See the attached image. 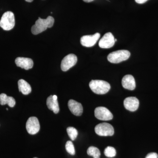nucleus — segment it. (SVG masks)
Here are the masks:
<instances>
[{"label":"nucleus","mask_w":158,"mask_h":158,"mask_svg":"<svg viewBox=\"0 0 158 158\" xmlns=\"http://www.w3.org/2000/svg\"><path fill=\"white\" fill-rule=\"evenodd\" d=\"M55 20L53 17L49 16L46 19H42L39 18L35 23V24L31 28V32L34 35L42 33L48 28H51L53 26Z\"/></svg>","instance_id":"1"},{"label":"nucleus","mask_w":158,"mask_h":158,"mask_svg":"<svg viewBox=\"0 0 158 158\" xmlns=\"http://www.w3.org/2000/svg\"><path fill=\"white\" fill-rule=\"evenodd\" d=\"M89 87L94 93L98 94H106L111 88L109 83L102 80H92L89 83Z\"/></svg>","instance_id":"2"},{"label":"nucleus","mask_w":158,"mask_h":158,"mask_svg":"<svg viewBox=\"0 0 158 158\" xmlns=\"http://www.w3.org/2000/svg\"><path fill=\"white\" fill-rule=\"evenodd\" d=\"M131 56L129 51L126 50H120L110 53L107 57L109 62L112 63H120L127 60Z\"/></svg>","instance_id":"3"},{"label":"nucleus","mask_w":158,"mask_h":158,"mask_svg":"<svg viewBox=\"0 0 158 158\" xmlns=\"http://www.w3.org/2000/svg\"><path fill=\"white\" fill-rule=\"evenodd\" d=\"M15 24L14 15L8 11L4 13L0 20V27L5 31H10L14 28Z\"/></svg>","instance_id":"4"},{"label":"nucleus","mask_w":158,"mask_h":158,"mask_svg":"<svg viewBox=\"0 0 158 158\" xmlns=\"http://www.w3.org/2000/svg\"><path fill=\"white\" fill-rule=\"evenodd\" d=\"M97 135L100 136H112L114 134V130L111 124L106 123H99L94 128Z\"/></svg>","instance_id":"5"},{"label":"nucleus","mask_w":158,"mask_h":158,"mask_svg":"<svg viewBox=\"0 0 158 158\" xmlns=\"http://www.w3.org/2000/svg\"><path fill=\"white\" fill-rule=\"evenodd\" d=\"M77 58L74 54H70L64 57L61 62V68L63 71H67L76 64Z\"/></svg>","instance_id":"6"},{"label":"nucleus","mask_w":158,"mask_h":158,"mask_svg":"<svg viewBox=\"0 0 158 158\" xmlns=\"http://www.w3.org/2000/svg\"><path fill=\"white\" fill-rule=\"evenodd\" d=\"M94 115L98 119L104 121L110 120L113 118V115L111 112L104 107H98L94 110Z\"/></svg>","instance_id":"7"},{"label":"nucleus","mask_w":158,"mask_h":158,"mask_svg":"<svg viewBox=\"0 0 158 158\" xmlns=\"http://www.w3.org/2000/svg\"><path fill=\"white\" fill-rule=\"evenodd\" d=\"M26 129L30 135H35L38 133L40 129L38 118L34 116L30 117L26 123Z\"/></svg>","instance_id":"8"},{"label":"nucleus","mask_w":158,"mask_h":158,"mask_svg":"<svg viewBox=\"0 0 158 158\" xmlns=\"http://www.w3.org/2000/svg\"><path fill=\"white\" fill-rule=\"evenodd\" d=\"M115 38L110 32L106 33L103 36L99 42V46L102 48H110L115 44Z\"/></svg>","instance_id":"9"},{"label":"nucleus","mask_w":158,"mask_h":158,"mask_svg":"<svg viewBox=\"0 0 158 158\" xmlns=\"http://www.w3.org/2000/svg\"><path fill=\"white\" fill-rule=\"evenodd\" d=\"M100 37V34L98 33L92 35H85L81 38V44L83 46L91 47L96 44Z\"/></svg>","instance_id":"10"},{"label":"nucleus","mask_w":158,"mask_h":158,"mask_svg":"<svg viewBox=\"0 0 158 158\" xmlns=\"http://www.w3.org/2000/svg\"><path fill=\"white\" fill-rule=\"evenodd\" d=\"M123 104L126 110L131 112H135L139 107V102L136 97H130L125 99Z\"/></svg>","instance_id":"11"},{"label":"nucleus","mask_w":158,"mask_h":158,"mask_svg":"<svg viewBox=\"0 0 158 158\" xmlns=\"http://www.w3.org/2000/svg\"><path fill=\"white\" fill-rule=\"evenodd\" d=\"M15 63L18 67L28 70L33 68L34 62L32 59L24 57H18L15 60Z\"/></svg>","instance_id":"12"},{"label":"nucleus","mask_w":158,"mask_h":158,"mask_svg":"<svg viewBox=\"0 0 158 158\" xmlns=\"http://www.w3.org/2000/svg\"><path fill=\"white\" fill-rule=\"evenodd\" d=\"M69 108L72 113L76 116H81L83 112L81 104L74 100H69L68 103Z\"/></svg>","instance_id":"13"},{"label":"nucleus","mask_w":158,"mask_h":158,"mask_svg":"<svg viewBox=\"0 0 158 158\" xmlns=\"http://www.w3.org/2000/svg\"><path fill=\"white\" fill-rule=\"evenodd\" d=\"M122 85L125 89L130 90H135L136 88L135 79L131 75H127L122 79Z\"/></svg>","instance_id":"14"},{"label":"nucleus","mask_w":158,"mask_h":158,"mask_svg":"<svg viewBox=\"0 0 158 158\" xmlns=\"http://www.w3.org/2000/svg\"><path fill=\"white\" fill-rule=\"evenodd\" d=\"M19 89L20 92H21L24 95H27L31 93L32 89L31 85H29L25 80L21 79L18 82Z\"/></svg>","instance_id":"15"},{"label":"nucleus","mask_w":158,"mask_h":158,"mask_svg":"<svg viewBox=\"0 0 158 158\" xmlns=\"http://www.w3.org/2000/svg\"><path fill=\"white\" fill-rule=\"evenodd\" d=\"M47 106L50 110H52L55 114H57L59 111L58 101L54 100L53 95H51L47 99Z\"/></svg>","instance_id":"16"},{"label":"nucleus","mask_w":158,"mask_h":158,"mask_svg":"<svg viewBox=\"0 0 158 158\" xmlns=\"http://www.w3.org/2000/svg\"><path fill=\"white\" fill-rule=\"evenodd\" d=\"M0 104L5 105L8 104L10 107H13L15 105V101L12 97L8 96L5 94H0Z\"/></svg>","instance_id":"17"},{"label":"nucleus","mask_w":158,"mask_h":158,"mask_svg":"<svg viewBox=\"0 0 158 158\" xmlns=\"http://www.w3.org/2000/svg\"><path fill=\"white\" fill-rule=\"evenodd\" d=\"M87 154L88 155L92 156L94 158H100L101 152L97 148L94 146H90L87 150Z\"/></svg>","instance_id":"18"},{"label":"nucleus","mask_w":158,"mask_h":158,"mask_svg":"<svg viewBox=\"0 0 158 158\" xmlns=\"http://www.w3.org/2000/svg\"><path fill=\"white\" fill-rule=\"evenodd\" d=\"M104 154L107 157H114L116 154V149L114 148L111 147V146H108L105 148Z\"/></svg>","instance_id":"19"},{"label":"nucleus","mask_w":158,"mask_h":158,"mask_svg":"<svg viewBox=\"0 0 158 158\" xmlns=\"http://www.w3.org/2000/svg\"><path fill=\"white\" fill-rule=\"evenodd\" d=\"M67 132L72 141H74L78 135V131L73 127H69L67 128Z\"/></svg>","instance_id":"20"},{"label":"nucleus","mask_w":158,"mask_h":158,"mask_svg":"<svg viewBox=\"0 0 158 158\" xmlns=\"http://www.w3.org/2000/svg\"><path fill=\"white\" fill-rule=\"evenodd\" d=\"M65 149L69 154L72 156L75 154L74 146L71 141H69L66 142L65 144Z\"/></svg>","instance_id":"21"},{"label":"nucleus","mask_w":158,"mask_h":158,"mask_svg":"<svg viewBox=\"0 0 158 158\" xmlns=\"http://www.w3.org/2000/svg\"><path fill=\"white\" fill-rule=\"evenodd\" d=\"M145 158H158V155L156 152L149 153Z\"/></svg>","instance_id":"22"},{"label":"nucleus","mask_w":158,"mask_h":158,"mask_svg":"<svg viewBox=\"0 0 158 158\" xmlns=\"http://www.w3.org/2000/svg\"><path fill=\"white\" fill-rule=\"evenodd\" d=\"M148 1V0H135L136 3L139 4H144V3Z\"/></svg>","instance_id":"23"},{"label":"nucleus","mask_w":158,"mask_h":158,"mask_svg":"<svg viewBox=\"0 0 158 158\" xmlns=\"http://www.w3.org/2000/svg\"><path fill=\"white\" fill-rule=\"evenodd\" d=\"M93 1L94 0H83V1L87 3L90 2H93Z\"/></svg>","instance_id":"24"},{"label":"nucleus","mask_w":158,"mask_h":158,"mask_svg":"<svg viewBox=\"0 0 158 158\" xmlns=\"http://www.w3.org/2000/svg\"><path fill=\"white\" fill-rule=\"evenodd\" d=\"M53 98L54 100H57V96H56V95H53Z\"/></svg>","instance_id":"25"},{"label":"nucleus","mask_w":158,"mask_h":158,"mask_svg":"<svg viewBox=\"0 0 158 158\" xmlns=\"http://www.w3.org/2000/svg\"><path fill=\"white\" fill-rule=\"evenodd\" d=\"M26 2H33L34 0H25Z\"/></svg>","instance_id":"26"},{"label":"nucleus","mask_w":158,"mask_h":158,"mask_svg":"<svg viewBox=\"0 0 158 158\" xmlns=\"http://www.w3.org/2000/svg\"><path fill=\"white\" fill-rule=\"evenodd\" d=\"M117 41V39H115V41L116 42V41Z\"/></svg>","instance_id":"27"},{"label":"nucleus","mask_w":158,"mask_h":158,"mask_svg":"<svg viewBox=\"0 0 158 158\" xmlns=\"http://www.w3.org/2000/svg\"><path fill=\"white\" fill-rule=\"evenodd\" d=\"M6 110H8V108H7V109H6Z\"/></svg>","instance_id":"28"},{"label":"nucleus","mask_w":158,"mask_h":158,"mask_svg":"<svg viewBox=\"0 0 158 158\" xmlns=\"http://www.w3.org/2000/svg\"><path fill=\"white\" fill-rule=\"evenodd\" d=\"M34 158H37V157H34Z\"/></svg>","instance_id":"29"}]
</instances>
